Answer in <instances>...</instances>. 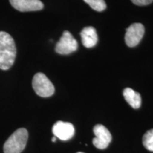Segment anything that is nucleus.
Returning <instances> with one entry per match:
<instances>
[{"instance_id": "f257e3e1", "label": "nucleus", "mask_w": 153, "mask_h": 153, "mask_svg": "<svg viewBox=\"0 0 153 153\" xmlns=\"http://www.w3.org/2000/svg\"><path fill=\"white\" fill-rule=\"evenodd\" d=\"M16 56V47L10 34L0 31V69L9 70L14 65Z\"/></svg>"}, {"instance_id": "f03ea898", "label": "nucleus", "mask_w": 153, "mask_h": 153, "mask_svg": "<svg viewBox=\"0 0 153 153\" xmlns=\"http://www.w3.org/2000/svg\"><path fill=\"white\" fill-rule=\"evenodd\" d=\"M28 138V133L26 128L17 129L4 145V153H21L24 150Z\"/></svg>"}, {"instance_id": "7ed1b4c3", "label": "nucleus", "mask_w": 153, "mask_h": 153, "mask_svg": "<svg viewBox=\"0 0 153 153\" xmlns=\"http://www.w3.org/2000/svg\"><path fill=\"white\" fill-rule=\"evenodd\" d=\"M32 86L35 92L41 97H51L55 93L54 85L42 72H38L33 76Z\"/></svg>"}, {"instance_id": "20e7f679", "label": "nucleus", "mask_w": 153, "mask_h": 153, "mask_svg": "<svg viewBox=\"0 0 153 153\" xmlns=\"http://www.w3.org/2000/svg\"><path fill=\"white\" fill-rule=\"evenodd\" d=\"M77 48V41L70 32L65 30L55 45V52L60 55H69L76 51Z\"/></svg>"}, {"instance_id": "39448f33", "label": "nucleus", "mask_w": 153, "mask_h": 153, "mask_svg": "<svg viewBox=\"0 0 153 153\" xmlns=\"http://www.w3.org/2000/svg\"><path fill=\"white\" fill-rule=\"evenodd\" d=\"M94 133L95 137L92 140V143L97 148L100 150L106 149L110 144L112 140L111 134L104 126L97 124L94 127Z\"/></svg>"}, {"instance_id": "423d86ee", "label": "nucleus", "mask_w": 153, "mask_h": 153, "mask_svg": "<svg viewBox=\"0 0 153 153\" xmlns=\"http://www.w3.org/2000/svg\"><path fill=\"white\" fill-rule=\"evenodd\" d=\"M145 27L142 24L135 23L126 29L125 41L128 47H135L139 44L144 36Z\"/></svg>"}, {"instance_id": "0eeeda50", "label": "nucleus", "mask_w": 153, "mask_h": 153, "mask_svg": "<svg viewBox=\"0 0 153 153\" xmlns=\"http://www.w3.org/2000/svg\"><path fill=\"white\" fill-rule=\"evenodd\" d=\"M52 131L54 136L61 140L66 141L74 136L75 130L72 123L59 120L53 126Z\"/></svg>"}, {"instance_id": "6e6552de", "label": "nucleus", "mask_w": 153, "mask_h": 153, "mask_svg": "<svg viewBox=\"0 0 153 153\" xmlns=\"http://www.w3.org/2000/svg\"><path fill=\"white\" fill-rule=\"evenodd\" d=\"M11 5L22 12L39 11L43 9V4L40 0H9Z\"/></svg>"}, {"instance_id": "1a4fd4ad", "label": "nucleus", "mask_w": 153, "mask_h": 153, "mask_svg": "<svg viewBox=\"0 0 153 153\" xmlns=\"http://www.w3.org/2000/svg\"><path fill=\"white\" fill-rule=\"evenodd\" d=\"M80 35H81L82 44L87 48L94 47L98 42L97 30L92 26H87L84 28Z\"/></svg>"}, {"instance_id": "9d476101", "label": "nucleus", "mask_w": 153, "mask_h": 153, "mask_svg": "<svg viewBox=\"0 0 153 153\" xmlns=\"http://www.w3.org/2000/svg\"><path fill=\"white\" fill-rule=\"evenodd\" d=\"M123 95L126 101L133 108L137 109L140 107L142 99L140 94L138 92H136L131 88H126L123 91Z\"/></svg>"}, {"instance_id": "9b49d317", "label": "nucleus", "mask_w": 153, "mask_h": 153, "mask_svg": "<svg viewBox=\"0 0 153 153\" xmlns=\"http://www.w3.org/2000/svg\"><path fill=\"white\" fill-rule=\"evenodd\" d=\"M143 145L147 150L153 152V129H150L143 137Z\"/></svg>"}, {"instance_id": "f8f14e48", "label": "nucleus", "mask_w": 153, "mask_h": 153, "mask_svg": "<svg viewBox=\"0 0 153 153\" xmlns=\"http://www.w3.org/2000/svg\"><path fill=\"white\" fill-rule=\"evenodd\" d=\"M91 9L97 11H103L106 8V4L104 0H84Z\"/></svg>"}, {"instance_id": "ddd939ff", "label": "nucleus", "mask_w": 153, "mask_h": 153, "mask_svg": "<svg viewBox=\"0 0 153 153\" xmlns=\"http://www.w3.org/2000/svg\"><path fill=\"white\" fill-rule=\"evenodd\" d=\"M131 1L137 6H147L150 4L153 0H131Z\"/></svg>"}, {"instance_id": "4468645a", "label": "nucleus", "mask_w": 153, "mask_h": 153, "mask_svg": "<svg viewBox=\"0 0 153 153\" xmlns=\"http://www.w3.org/2000/svg\"><path fill=\"white\" fill-rule=\"evenodd\" d=\"M56 139H57V137H55V136H54L52 138V141H53V142H55V141H56Z\"/></svg>"}, {"instance_id": "2eb2a0df", "label": "nucleus", "mask_w": 153, "mask_h": 153, "mask_svg": "<svg viewBox=\"0 0 153 153\" xmlns=\"http://www.w3.org/2000/svg\"><path fill=\"white\" fill-rule=\"evenodd\" d=\"M77 153H85V152H77Z\"/></svg>"}]
</instances>
